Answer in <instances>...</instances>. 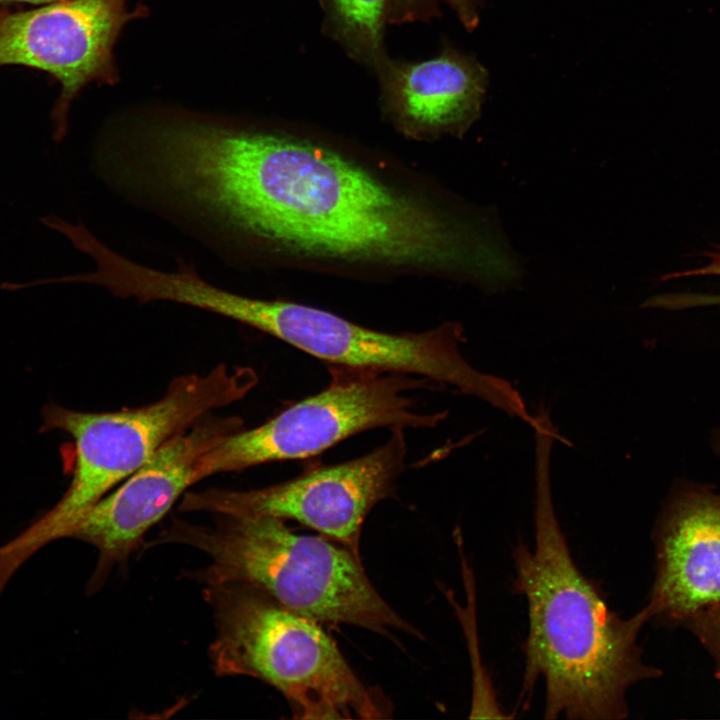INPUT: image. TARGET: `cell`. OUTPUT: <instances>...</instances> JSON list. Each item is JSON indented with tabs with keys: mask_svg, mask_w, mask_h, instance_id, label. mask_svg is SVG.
<instances>
[{
	"mask_svg": "<svg viewBox=\"0 0 720 720\" xmlns=\"http://www.w3.org/2000/svg\"><path fill=\"white\" fill-rule=\"evenodd\" d=\"M651 619L686 624L720 657V494L676 497L655 530Z\"/></svg>",
	"mask_w": 720,
	"mask_h": 720,
	"instance_id": "11",
	"label": "cell"
},
{
	"mask_svg": "<svg viewBox=\"0 0 720 720\" xmlns=\"http://www.w3.org/2000/svg\"><path fill=\"white\" fill-rule=\"evenodd\" d=\"M555 440L551 430L535 432L534 545L512 553L514 589L528 609L521 697L543 680L546 719H624L628 690L661 674L638 644L651 614L646 606L628 618L612 611L575 563L551 492Z\"/></svg>",
	"mask_w": 720,
	"mask_h": 720,
	"instance_id": "2",
	"label": "cell"
},
{
	"mask_svg": "<svg viewBox=\"0 0 720 720\" xmlns=\"http://www.w3.org/2000/svg\"><path fill=\"white\" fill-rule=\"evenodd\" d=\"M256 329L335 366L419 376L476 397L490 385L489 375L462 357L463 327L455 322L421 333L394 334L322 309L263 299Z\"/></svg>",
	"mask_w": 720,
	"mask_h": 720,
	"instance_id": "8",
	"label": "cell"
},
{
	"mask_svg": "<svg viewBox=\"0 0 720 720\" xmlns=\"http://www.w3.org/2000/svg\"><path fill=\"white\" fill-rule=\"evenodd\" d=\"M707 258L706 265L695 268L694 273L697 276H720V249L709 253Z\"/></svg>",
	"mask_w": 720,
	"mask_h": 720,
	"instance_id": "15",
	"label": "cell"
},
{
	"mask_svg": "<svg viewBox=\"0 0 720 720\" xmlns=\"http://www.w3.org/2000/svg\"><path fill=\"white\" fill-rule=\"evenodd\" d=\"M238 416L207 414L164 445L112 492L97 501L69 537L99 553L91 586L104 581L111 568L127 561L146 533L186 490L196 484L199 459L225 437L242 429Z\"/></svg>",
	"mask_w": 720,
	"mask_h": 720,
	"instance_id": "10",
	"label": "cell"
},
{
	"mask_svg": "<svg viewBox=\"0 0 720 720\" xmlns=\"http://www.w3.org/2000/svg\"><path fill=\"white\" fill-rule=\"evenodd\" d=\"M210 525L173 519L147 543L180 544L209 563L186 574L204 586L243 583L320 624H348L386 634L414 632L379 595L360 557L320 536L298 534L275 517L213 514Z\"/></svg>",
	"mask_w": 720,
	"mask_h": 720,
	"instance_id": "3",
	"label": "cell"
},
{
	"mask_svg": "<svg viewBox=\"0 0 720 720\" xmlns=\"http://www.w3.org/2000/svg\"><path fill=\"white\" fill-rule=\"evenodd\" d=\"M58 0H0V5L13 4V3H25V4H49Z\"/></svg>",
	"mask_w": 720,
	"mask_h": 720,
	"instance_id": "16",
	"label": "cell"
},
{
	"mask_svg": "<svg viewBox=\"0 0 720 720\" xmlns=\"http://www.w3.org/2000/svg\"><path fill=\"white\" fill-rule=\"evenodd\" d=\"M378 66L386 108L410 136H461L480 113L486 73L469 58L445 51L419 63Z\"/></svg>",
	"mask_w": 720,
	"mask_h": 720,
	"instance_id": "12",
	"label": "cell"
},
{
	"mask_svg": "<svg viewBox=\"0 0 720 720\" xmlns=\"http://www.w3.org/2000/svg\"><path fill=\"white\" fill-rule=\"evenodd\" d=\"M403 430L393 429L391 438L369 454L310 470L276 485L186 492L179 510L294 520L360 557L363 522L370 510L391 494L404 468L407 449Z\"/></svg>",
	"mask_w": 720,
	"mask_h": 720,
	"instance_id": "7",
	"label": "cell"
},
{
	"mask_svg": "<svg viewBox=\"0 0 720 720\" xmlns=\"http://www.w3.org/2000/svg\"><path fill=\"white\" fill-rule=\"evenodd\" d=\"M217 676H249L280 691L299 718H381L376 696L355 675L320 623L243 583L203 588Z\"/></svg>",
	"mask_w": 720,
	"mask_h": 720,
	"instance_id": "5",
	"label": "cell"
},
{
	"mask_svg": "<svg viewBox=\"0 0 720 720\" xmlns=\"http://www.w3.org/2000/svg\"><path fill=\"white\" fill-rule=\"evenodd\" d=\"M328 19L344 46L359 59L379 65L386 19L394 0H326Z\"/></svg>",
	"mask_w": 720,
	"mask_h": 720,
	"instance_id": "13",
	"label": "cell"
},
{
	"mask_svg": "<svg viewBox=\"0 0 720 720\" xmlns=\"http://www.w3.org/2000/svg\"><path fill=\"white\" fill-rule=\"evenodd\" d=\"M164 188L175 227L230 267L301 256L473 280L491 258L484 219L461 221L329 148L228 116L183 125Z\"/></svg>",
	"mask_w": 720,
	"mask_h": 720,
	"instance_id": "1",
	"label": "cell"
},
{
	"mask_svg": "<svg viewBox=\"0 0 720 720\" xmlns=\"http://www.w3.org/2000/svg\"><path fill=\"white\" fill-rule=\"evenodd\" d=\"M126 2L58 0L28 11L0 8V67H33L60 83L51 112L54 140L65 137L70 106L87 84L118 80L113 47L123 26L138 15Z\"/></svg>",
	"mask_w": 720,
	"mask_h": 720,
	"instance_id": "9",
	"label": "cell"
},
{
	"mask_svg": "<svg viewBox=\"0 0 720 720\" xmlns=\"http://www.w3.org/2000/svg\"><path fill=\"white\" fill-rule=\"evenodd\" d=\"M432 0H394L393 7L399 20L415 18L424 13V7ZM460 14L462 19L470 24L473 22L471 0H447Z\"/></svg>",
	"mask_w": 720,
	"mask_h": 720,
	"instance_id": "14",
	"label": "cell"
},
{
	"mask_svg": "<svg viewBox=\"0 0 720 720\" xmlns=\"http://www.w3.org/2000/svg\"><path fill=\"white\" fill-rule=\"evenodd\" d=\"M430 382L403 373L335 366L331 383L321 392L262 425L232 433L208 450L195 467V482L269 462L308 458L373 428L434 427L447 411L422 413L407 395Z\"/></svg>",
	"mask_w": 720,
	"mask_h": 720,
	"instance_id": "6",
	"label": "cell"
},
{
	"mask_svg": "<svg viewBox=\"0 0 720 720\" xmlns=\"http://www.w3.org/2000/svg\"><path fill=\"white\" fill-rule=\"evenodd\" d=\"M248 367L218 364L204 374L174 378L157 401L112 412H83L50 404L46 430L67 433L74 442L70 484L38 521L5 544L23 564L44 545L69 534L84 514L120 482L148 462L168 440L215 410L241 400L256 384Z\"/></svg>",
	"mask_w": 720,
	"mask_h": 720,
	"instance_id": "4",
	"label": "cell"
}]
</instances>
